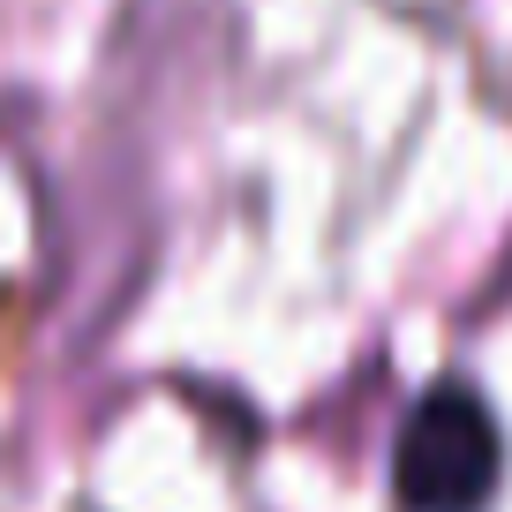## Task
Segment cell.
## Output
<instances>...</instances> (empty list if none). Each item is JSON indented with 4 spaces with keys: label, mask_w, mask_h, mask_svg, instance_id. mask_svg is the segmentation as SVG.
I'll return each instance as SVG.
<instances>
[{
    "label": "cell",
    "mask_w": 512,
    "mask_h": 512,
    "mask_svg": "<svg viewBox=\"0 0 512 512\" xmlns=\"http://www.w3.org/2000/svg\"><path fill=\"white\" fill-rule=\"evenodd\" d=\"M505 482V430L475 384H430L400 422L392 497L400 512H482Z\"/></svg>",
    "instance_id": "cell-1"
}]
</instances>
